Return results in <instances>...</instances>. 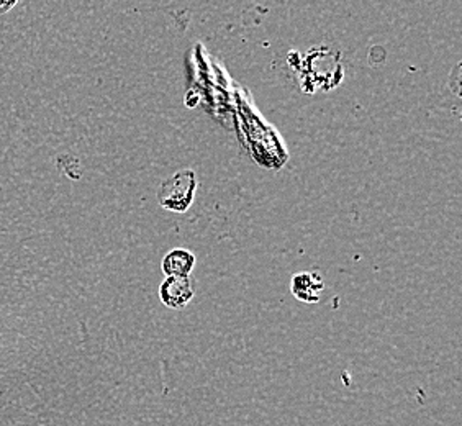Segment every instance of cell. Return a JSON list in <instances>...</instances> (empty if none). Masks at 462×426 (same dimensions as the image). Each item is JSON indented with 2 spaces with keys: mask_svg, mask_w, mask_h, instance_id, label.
<instances>
[{
  "mask_svg": "<svg viewBox=\"0 0 462 426\" xmlns=\"http://www.w3.org/2000/svg\"><path fill=\"white\" fill-rule=\"evenodd\" d=\"M197 181L194 171H180L166 179L158 189V200L162 208L171 212H186L194 202Z\"/></svg>",
  "mask_w": 462,
  "mask_h": 426,
  "instance_id": "cell-1",
  "label": "cell"
},
{
  "mask_svg": "<svg viewBox=\"0 0 462 426\" xmlns=\"http://www.w3.org/2000/svg\"><path fill=\"white\" fill-rule=\"evenodd\" d=\"M194 284L189 277H168L160 287L161 302L168 309L180 310L194 299Z\"/></svg>",
  "mask_w": 462,
  "mask_h": 426,
  "instance_id": "cell-2",
  "label": "cell"
},
{
  "mask_svg": "<svg viewBox=\"0 0 462 426\" xmlns=\"http://www.w3.org/2000/svg\"><path fill=\"white\" fill-rule=\"evenodd\" d=\"M292 292L297 299L303 302H319L323 292V279L317 273H302L293 277Z\"/></svg>",
  "mask_w": 462,
  "mask_h": 426,
  "instance_id": "cell-3",
  "label": "cell"
},
{
  "mask_svg": "<svg viewBox=\"0 0 462 426\" xmlns=\"http://www.w3.org/2000/svg\"><path fill=\"white\" fill-rule=\"evenodd\" d=\"M196 266V256L187 249H172L162 261V271L168 277H189Z\"/></svg>",
  "mask_w": 462,
  "mask_h": 426,
  "instance_id": "cell-4",
  "label": "cell"
},
{
  "mask_svg": "<svg viewBox=\"0 0 462 426\" xmlns=\"http://www.w3.org/2000/svg\"><path fill=\"white\" fill-rule=\"evenodd\" d=\"M15 5H17V2H15V0H14V2H0V15L7 14V12L14 9Z\"/></svg>",
  "mask_w": 462,
  "mask_h": 426,
  "instance_id": "cell-5",
  "label": "cell"
}]
</instances>
